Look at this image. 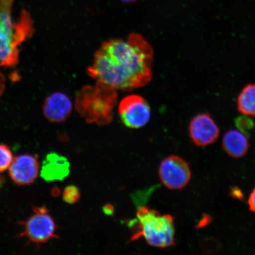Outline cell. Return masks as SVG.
<instances>
[{"mask_svg":"<svg viewBox=\"0 0 255 255\" xmlns=\"http://www.w3.org/2000/svg\"><path fill=\"white\" fill-rule=\"evenodd\" d=\"M236 126L240 131L246 134V133L253 128L254 124L253 120L244 115V116L239 117L236 120Z\"/></svg>","mask_w":255,"mask_h":255,"instance_id":"16","label":"cell"},{"mask_svg":"<svg viewBox=\"0 0 255 255\" xmlns=\"http://www.w3.org/2000/svg\"><path fill=\"white\" fill-rule=\"evenodd\" d=\"M117 101L116 89L97 82L94 86H86L78 92L75 108L87 123L105 126L113 121Z\"/></svg>","mask_w":255,"mask_h":255,"instance_id":"3","label":"cell"},{"mask_svg":"<svg viewBox=\"0 0 255 255\" xmlns=\"http://www.w3.org/2000/svg\"><path fill=\"white\" fill-rule=\"evenodd\" d=\"M33 214L23 223L24 229L20 236L27 238L33 243L40 244L57 238L55 221L46 207L33 209Z\"/></svg>","mask_w":255,"mask_h":255,"instance_id":"5","label":"cell"},{"mask_svg":"<svg viewBox=\"0 0 255 255\" xmlns=\"http://www.w3.org/2000/svg\"><path fill=\"white\" fill-rule=\"evenodd\" d=\"M5 81L4 75L0 71V98L5 91Z\"/></svg>","mask_w":255,"mask_h":255,"instance_id":"18","label":"cell"},{"mask_svg":"<svg viewBox=\"0 0 255 255\" xmlns=\"http://www.w3.org/2000/svg\"><path fill=\"white\" fill-rule=\"evenodd\" d=\"M39 163L36 157L30 154L17 156L9 167L12 181L20 186L29 185L36 180L39 172Z\"/></svg>","mask_w":255,"mask_h":255,"instance_id":"9","label":"cell"},{"mask_svg":"<svg viewBox=\"0 0 255 255\" xmlns=\"http://www.w3.org/2000/svg\"><path fill=\"white\" fill-rule=\"evenodd\" d=\"M121 1L125 2H133L138 1V0H121Z\"/></svg>","mask_w":255,"mask_h":255,"instance_id":"20","label":"cell"},{"mask_svg":"<svg viewBox=\"0 0 255 255\" xmlns=\"http://www.w3.org/2000/svg\"><path fill=\"white\" fill-rule=\"evenodd\" d=\"M119 112L124 125L130 128L143 127L150 120V107L144 98L138 95L123 98L119 104Z\"/></svg>","mask_w":255,"mask_h":255,"instance_id":"7","label":"cell"},{"mask_svg":"<svg viewBox=\"0 0 255 255\" xmlns=\"http://www.w3.org/2000/svg\"><path fill=\"white\" fill-rule=\"evenodd\" d=\"M220 129L210 115L203 113L191 120L189 135L194 144L205 146L211 144L218 138Z\"/></svg>","mask_w":255,"mask_h":255,"instance_id":"8","label":"cell"},{"mask_svg":"<svg viewBox=\"0 0 255 255\" xmlns=\"http://www.w3.org/2000/svg\"><path fill=\"white\" fill-rule=\"evenodd\" d=\"M14 2L0 0V68L17 65L22 44L34 33L33 21L26 9H22L17 20L12 18Z\"/></svg>","mask_w":255,"mask_h":255,"instance_id":"2","label":"cell"},{"mask_svg":"<svg viewBox=\"0 0 255 255\" xmlns=\"http://www.w3.org/2000/svg\"><path fill=\"white\" fill-rule=\"evenodd\" d=\"M137 229L131 242L143 238L151 247L165 249L174 247L175 226L173 216L161 215L148 207H141L136 213Z\"/></svg>","mask_w":255,"mask_h":255,"instance_id":"4","label":"cell"},{"mask_svg":"<svg viewBox=\"0 0 255 255\" xmlns=\"http://www.w3.org/2000/svg\"><path fill=\"white\" fill-rule=\"evenodd\" d=\"M222 146L229 155L234 158H241L247 154L250 142L246 134L240 130H229L223 136Z\"/></svg>","mask_w":255,"mask_h":255,"instance_id":"12","label":"cell"},{"mask_svg":"<svg viewBox=\"0 0 255 255\" xmlns=\"http://www.w3.org/2000/svg\"><path fill=\"white\" fill-rule=\"evenodd\" d=\"M81 198V193L75 186H69L65 188L63 192V199L68 204L77 203Z\"/></svg>","mask_w":255,"mask_h":255,"instance_id":"15","label":"cell"},{"mask_svg":"<svg viewBox=\"0 0 255 255\" xmlns=\"http://www.w3.org/2000/svg\"><path fill=\"white\" fill-rule=\"evenodd\" d=\"M161 183L170 190L183 189L190 182L191 172L189 164L177 155L165 158L158 171Z\"/></svg>","mask_w":255,"mask_h":255,"instance_id":"6","label":"cell"},{"mask_svg":"<svg viewBox=\"0 0 255 255\" xmlns=\"http://www.w3.org/2000/svg\"><path fill=\"white\" fill-rule=\"evenodd\" d=\"M154 52L141 35L131 33L127 40L105 41L87 69L88 75L116 90L129 91L151 81Z\"/></svg>","mask_w":255,"mask_h":255,"instance_id":"1","label":"cell"},{"mask_svg":"<svg viewBox=\"0 0 255 255\" xmlns=\"http://www.w3.org/2000/svg\"><path fill=\"white\" fill-rule=\"evenodd\" d=\"M104 212L105 213H106V214L108 215L113 214L114 212L113 207L110 205L105 206L104 207Z\"/></svg>","mask_w":255,"mask_h":255,"instance_id":"19","label":"cell"},{"mask_svg":"<svg viewBox=\"0 0 255 255\" xmlns=\"http://www.w3.org/2000/svg\"><path fill=\"white\" fill-rule=\"evenodd\" d=\"M237 106L241 114L255 117V84H249L242 89L238 97Z\"/></svg>","mask_w":255,"mask_h":255,"instance_id":"13","label":"cell"},{"mask_svg":"<svg viewBox=\"0 0 255 255\" xmlns=\"http://www.w3.org/2000/svg\"><path fill=\"white\" fill-rule=\"evenodd\" d=\"M13 160L11 149L7 145L0 144V172L9 168Z\"/></svg>","mask_w":255,"mask_h":255,"instance_id":"14","label":"cell"},{"mask_svg":"<svg viewBox=\"0 0 255 255\" xmlns=\"http://www.w3.org/2000/svg\"><path fill=\"white\" fill-rule=\"evenodd\" d=\"M248 205L252 212L255 213V189L251 194L248 200Z\"/></svg>","mask_w":255,"mask_h":255,"instance_id":"17","label":"cell"},{"mask_svg":"<svg viewBox=\"0 0 255 255\" xmlns=\"http://www.w3.org/2000/svg\"><path fill=\"white\" fill-rule=\"evenodd\" d=\"M72 102L63 92H55L48 96L44 102L43 112L44 117L53 123L65 121L71 115Z\"/></svg>","mask_w":255,"mask_h":255,"instance_id":"10","label":"cell"},{"mask_svg":"<svg viewBox=\"0 0 255 255\" xmlns=\"http://www.w3.org/2000/svg\"><path fill=\"white\" fill-rule=\"evenodd\" d=\"M70 173V163L68 159L55 152L46 155L41 165L40 175L47 182L62 181Z\"/></svg>","mask_w":255,"mask_h":255,"instance_id":"11","label":"cell"}]
</instances>
